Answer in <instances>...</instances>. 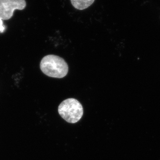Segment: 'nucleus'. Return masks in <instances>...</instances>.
Segmentation results:
<instances>
[{"mask_svg":"<svg viewBox=\"0 0 160 160\" xmlns=\"http://www.w3.org/2000/svg\"><path fill=\"white\" fill-rule=\"evenodd\" d=\"M40 69L49 77L62 78L68 74L69 67L62 58L54 55L44 57L40 62Z\"/></svg>","mask_w":160,"mask_h":160,"instance_id":"nucleus-1","label":"nucleus"},{"mask_svg":"<svg viewBox=\"0 0 160 160\" xmlns=\"http://www.w3.org/2000/svg\"><path fill=\"white\" fill-rule=\"evenodd\" d=\"M59 114L67 122L74 124L82 118L83 108L81 103L74 98L63 101L58 106Z\"/></svg>","mask_w":160,"mask_h":160,"instance_id":"nucleus-2","label":"nucleus"},{"mask_svg":"<svg viewBox=\"0 0 160 160\" xmlns=\"http://www.w3.org/2000/svg\"><path fill=\"white\" fill-rule=\"evenodd\" d=\"M26 5L25 0H0V19H9L13 16L15 10H23Z\"/></svg>","mask_w":160,"mask_h":160,"instance_id":"nucleus-3","label":"nucleus"},{"mask_svg":"<svg viewBox=\"0 0 160 160\" xmlns=\"http://www.w3.org/2000/svg\"><path fill=\"white\" fill-rule=\"evenodd\" d=\"M95 0H71V4L75 9L84 10L92 5Z\"/></svg>","mask_w":160,"mask_h":160,"instance_id":"nucleus-4","label":"nucleus"},{"mask_svg":"<svg viewBox=\"0 0 160 160\" xmlns=\"http://www.w3.org/2000/svg\"><path fill=\"white\" fill-rule=\"evenodd\" d=\"M5 26L3 25L2 20L0 19V32H3L5 31Z\"/></svg>","mask_w":160,"mask_h":160,"instance_id":"nucleus-5","label":"nucleus"}]
</instances>
